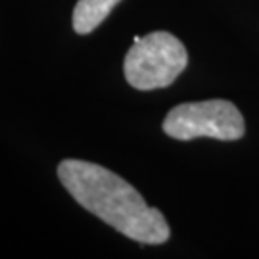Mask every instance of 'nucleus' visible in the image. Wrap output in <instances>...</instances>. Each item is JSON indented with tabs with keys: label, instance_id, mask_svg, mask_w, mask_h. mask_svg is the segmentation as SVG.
<instances>
[{
	"label": "nucleus",
	"instance_id": "20e7f679",
	"mask_svg": "<svg viewBox=\"0 0 259 259\" xmlns=\"http://www.w3.org/2000/svg\"><path fill=\"white\" fill-rule=\"evenodd\" d=\"M121 0H79L73 10V29L79 35H89L110 16Z\"/></svg>",
	"mask_w": 259,
	"mask_h": 259
},
{
	"label": "nucleus",
	"instance_id": "f03ea898",
	"mask_svg": "<svg viewBox=\"0 0 259 259\" xmlns=\"http://www.w3.org/2000/svg\"><path fill=\"white\" fill-rule=\"evenodd\" d=\"M188 64L185 45L167 31L135 37L125 56V79L139 91L165 89L185 71Z\"/></svg>",
	"mask_w": 259,
	"mask_h": 259
},
{
	"label": "nucleus",
	"instance_id": "f257e3e1",
	"mask_svg": "<svg viewBox=\"0 0 259 259\" xmlns=\"http://www.w3.org/2000/svg\"><path fill=\"white\" fill-rule=\"evenodd\" d=\"M58 177L65 190L87 211L108 223L123 236L142 244H163L171 236L163 213L150 207L125 179L98 163L64 159Z\"/></svg>",
	"mask_w": 259,
	"mask_h": 259
},
{
	"label": "nucleus",
	"instance_id": "7ed1b4c3",
	"mask_svg": "<svg viewBox=\"0 0 259 259\" xmlns=\"http://www.w3.org/2000/svg\"><path fill=\"white\" fill-rule=\"evenodd\" d=\"M163 131L171 139L192 140L209 137L217 140H238L246 133L240 110L229 100L179 104L163 119Z\"/></svg>",
	"mask_w": 259,
	"mask_h": 259
}]
</instances>
